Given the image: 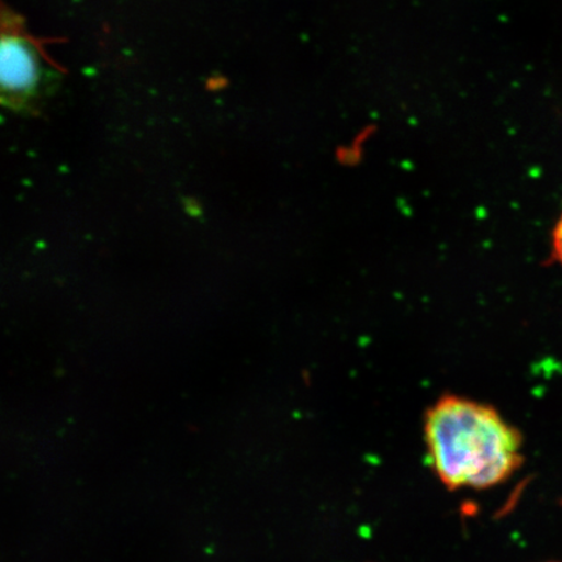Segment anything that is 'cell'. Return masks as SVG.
Returning <instances> with one entry per match:
<instances>
[{
	"instance_id": "obj_1",
	"label": "cell",
	"mask_w": 562,
	"mask_h": 562,
	"mask_svg": "<svg viewBox=\"0 0 562 562\" xmlns=\"http://www.w3.org/2000/svg\"><path fill=\"white\" fill-rule=\"evenodd\" d=\"M428 465L446 488L486 490L522 467L524 438L494 406L446 395L428 407L424 424Z\"/></svg>"
},
{
	"instance_id": "obj_4",
	"label": "cell",
	"mask_w": 562,
	"mask_h": 562,
	"mask_svg": "<svg viewBox=\"0 0 562 562\" xmlns=\"http://www.w3.org/2000/svg\"><path fill=\"white\" fill-rule=\"evenodd\" d=\"M550 562H559V561H550Z\"/></svg>"
},
{
	"instance_id": "obj_2",
	"label": "cell",
	"mask_w": 562,
	"mask_h": 562,
	"mask_svg": "<svg viewBox=\"0 0 562 562\" xmlns=\"http://www.w3.org/2000/svg\"><path fill=\"white\" fill-rule=\"evenodd\" d=\"M2 102L16 112L37 111L61 79V68L47 58L42 42L24 31L21 20L3 12Z\"/></svg>"
},
{
	"instance_id": "obj_3",
	"label": "cell",
	"mask_w": 562,
	"mask_h": 562,
	"mask_svg": "<svg viewBox=\"0 0 562 562\" xmlns=\"http://www.w3.org/2000/svg\"><path fill=\"white\" fill-rule=\"evenodd\" d=\"M551 244L552 261L562 267V214L552 229Z\"/></svg>"
}]
</instances>
